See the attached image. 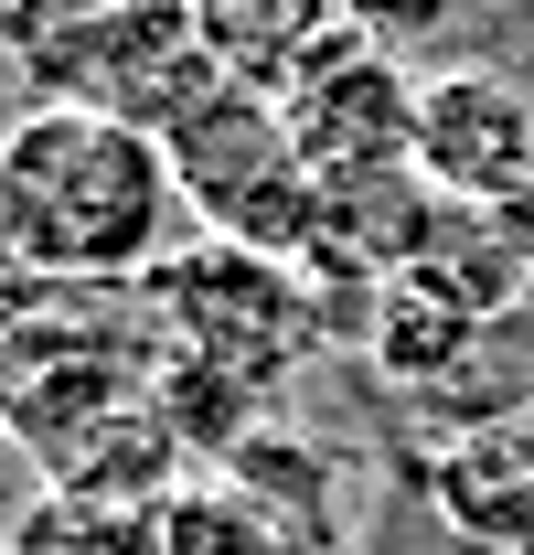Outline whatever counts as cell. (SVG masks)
I'll return each mask as SVG.
<instances>
[{"mask_svg": "<svg viewBox=\"0 0 534 555\" xmlns=\"http://www.w3.org/2000/svg\"><path fill=\"white\" fill-rule=\"evenodd\" d=\"M0 235L11 268L54 288H139L182 235V182L161 139L107 107H33L0 150Z\"/></svg>", "mask_w": 534, "mask_h": 555, "instance_id": "obj_1", "label": "cell"}, {"mask_svg": "<svg viewBox=\"0 0 534 555\" xmlns=\"http://www.w3.org/2000/svg\"><path fill=\"white\" fill-rule=\"evenodd\" d=\"M150 299V332L171 343V363H203V374H236V385H278V363L321 332V288L289 268V257H246L225 235L203 246H171L161 268L139 278Z\"/></svg>", "mask_w": 534, "mask_h": 555, "instance_id": "obj_2", "label": "cell"}, {"mask_svg": "<svg viewBox=\"0 0 534 555\" xmlns=\"http://www.w3.org/2000/svg\"><path fill=\"white\" fill-rule=\"evenodd\" d=\"M161 160H171V182H182V214H203V235L300 268V246H310V193H321V182L300 171V150L278 129V96H257V86L193 96V107L161 129Z\"/></svg>", "mask_w": 534, "mask_h": 555, "instance_id": "obj_3", "label": "cell"}, {"mask_svg": "<svg viewBox=\"0 0 534 555\" xmlns=\"http://www.w3.org/2000/svg\"><path fill=\"white\" fill-rule=\"evenodd\" d=\"M278 129H289V150H300L310 182H332V171H396L406 150H417V75L364 22H342L321 54L289 65Z\"/></svg>", "mask_w": 534, "mask_h": 555, "instance_id": "obj_4", "label": "cell"}, {"mask_svg": "<svg viewBox=\"0 0 534 555\" xmlns=\"http://www.w3.org/2000/svg\"><path fill=\"white\" fill-rule=\"evenodd\" d=\"M406 171L438 204H513L534 182V96L492 65L417 75V150H406Z\"/></svg>", "mask_w": 534, "mask_h": 555, "instance_id": "obj_5", "label": "cell"}, {"mask_svg": "<svg viewBox=\"0 0 534 555\" xmlns=\"http://www.w3.org/2000/svg\"><path fill=\"white\" fill-rule=\"evenodd\" d=\"M406 288H428L438 310H460V321H513L534 288V235L513 224V204H438L428 214V235H417V257H406Z\"/></svg>", "mask_w": 534, "mask_h": 555, "instance_id": "obj_6", "label": "cell"}, {"mask_svg": "<svg viewBox=\"0 0 534 555\" xmlns=\"http://www.w3.org/2000/svg\"><path fill=\"white\" fill-rule=\"evenodd\" d=\"M342 22H353V0H193V43L214 54L225 86H257L278 96L300 54H321Z\"/></svg>", "mask_w": 534, "mask_h": 555, "instance_id": "obj_7", "label": "cell"}, {"mask_svg": "<svg viewBox=\"0 0 534 555\" xmlns=\"http://www.w3.org/2000/svg\"><path fill=\"white\" fill-rule=\"evenodd\" d=\"M11 555H150V513L129 502H86V491H43L33 513H11Z\"/></svg>", "mask_w": 534, "mask_h": 555, "instance_id": "obj_8", "label": "cell"}, {"mask_svg": "<svg viewBox=\"0 0 534 555\" xmlns=\"http://www.w3.org/2000/svg\"><path fill=\"white\" fill-rule=\"evenodd\" d=\"M33 107H43V75H33V54L0 33V150L22 139V118H33Z\"/></svg>", "mask_w": 534, "mask_h": 555, "instance_id": "obj_9", "label": "cell"}, {"mask_svg": "<svg viewBox=\"0 0 534 555\" xmlns=\"http://www.w3.org/2000/svg\"><path fill=\"white\" fill-rule=\"evenodd\" d=\"M0 11H11V0H0Z\"/></svg>", "mask_w": 534, "mask_h": 555, "instance_id": "obj_10", "label": "cell"}, {"mask_svg": "<svg viewBox=\"0 0 534 555\" xmlns=\"http://www.w3.org/2000/svg\"><path fill=\"white\" fill-rule=\"evenodd\" d=\"M0 555H11V545H0Z\"/></svg>", "mask_w": 534, "mask_h": 555, "instance_id": "obj_11", "label": "cell"}]
</instances>
